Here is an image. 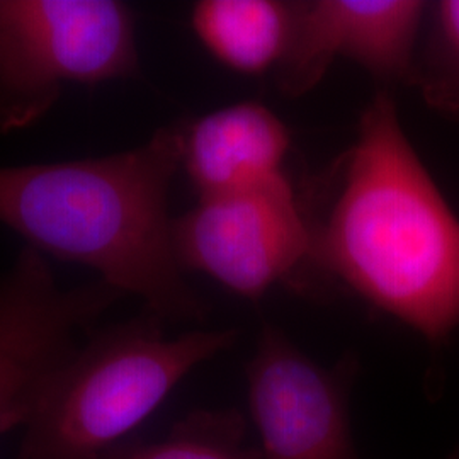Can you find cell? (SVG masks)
Listing matches in <instances>:
<instances>
[{
    "mask_svg": "<svg viewBox=\"0 0 459 459\" xmlns=\"http://www.w3.org/2000/svg\"><path fill=\"white\" fill-rule=\"evenodd\" d=\"M307 204L308 264L432 347L459 327V218L381 89Z\"/></svg>",
    "mask_w": 459,
    "mask_h": 459,
    "instance_id": "6da1fadb",
    "label": "cell"
},
{
    "mask_svg": "<svg viewBox=\"0 0 459 459\" xmlns=\"http://www.w3.org/2000/svg\"><path fill=\"white\" fill-rule=\"evenodd\" d=\"M184 125L96 159L0 167V223L39 254L82 264L159 320H201L206 305L182 278L169 187L182 165Z\"/></svg>",
    "mask_w": 459,
    "mask_h": 459,
    "instance_id": "7a4b0ae2",
    "label": "cell"
},
{
    "mask_svg": "<svg viewBox=\"0 0 459 459\" xmlns=\"http://www.w3.org/2000/svg\"><path fill=\"white\" fill-rule=\"evenodd\" d=\"M162 324L145 312L79 345L36 396L22 424L21 459L102 458L238 337L233 328L167 337Z\"/></svg>",
    "mask_w": 459,
    "mask_h": 459,
    "instance_id": "3957f363",
    "label": "cell"
},
{
    "mask_svg": "<svg viewBox=\"0 0 459 459\" xmlns=\"http://www.w3.org/2000/svg\"><path fill=\"white\" fill-rule=\"evenodd\" d=\"M132 11L113 0H0V133L22 130L66 82L134 77Z\"/></svg>",
    "mask_w": 459,
    "mask_h": 459,
    "instance_id": "277c9868",
    "label": "cell"
},
{
    "mask_svg": "<svg viewBox=\"0 0 459 459\" xmlns=\"http://www.w3.org/2000/svg\"><path fill=\"white\" fill-rule=\"evenodd\" d=\"M172 242L182 271L203 273L250 301L295 278L310 257L301 197L284 172L199 197L191 212L174 218Z\"/></svg>",
    "mask_w": 459,
    "mask_h": 459,
    "instance_id": "5b68a950",
    "label": "cell"
},
{
    "mask_svg": "<svg viewBox=\"0 0 459 459\" xmlns=\"http://www.w3.org/2000/svg\"><path fill=\"white\" fill-rule=\"evenodd\" d=\"M121 293L104 281L65 290L26 247L0 274V432L22 427L49 375Z\"/></svg>",
    "mask_w": 459,
    "mask_h": 459,
    "instance_id": "8992f818",
    "label": "cell"
},
{
    "mask_svg": "<svg viewBox=\"0 0 459 459\" xmlns=\"http://www.w3.org/2000/svg\"><path fill=\"white\" fill-rule=\"evenodd\" d=\"M356 369L354 358L324 368L265 324L246 371L259 459H361L349 411Z\"/></svg>",
    "mask_w": 459,
    "mask_h": 459,
    "instance_id": "52a82bcc",
    "label": "cell"
},
{
    "mask_svg": "<svg viewBox=\"0 0 459 459\" xmlns=\"http://www.w3.org/2000/svg\"><path fill=\"white\" fill-rule=\"evenodd\" d=\"M427 9L419 0L293 2L291 39L276 68L281 92L307 94L337 58L383 83L411 85Z\"/></svg>",
    "mask_w": 459,
    "mask_h": 459,
    "instance_id": "ba28073f",
    "label": "cell"
},
{
    "mask_svg": "<svg viewBox=\"0 0 459 459\" xmlns=\"http://www.w3.org/2000/svg\"><path fill=\"white\" fill-rule=\"evenodd\" d=\"M290 145L276 113L242 100L184 126L182 167L199 197L220 196L282 172Z\"/></svg>",
    "mask_w": 459,
    "mask_h": 459,
    "instance_id": "9c48e42d",
    "label": "cell"
},
{
    "mask_svg": "<svg viewBox=\"0 0 459 459\" xmlns=\"http://www.w3.org/2000/svg\"><path fill=\"white\" fill-rule=\"evenodd\" d=\"M193 28L204 48L231 70L261 75L278 68L293 31V2L203 0Z\"/></svg>",
    "mask_w": 459,
    "mask_h": 459,
    "instance_id": "30bf717a",
    "label": "cell"
},
{
    "mask_svg": "<svg viewBox=\"0 0 459 459\" xmlns=\"http://www.w3.org/2000/svg\"><path fill=\"white\" fill-rule=\"evenodd\" d=\"M247 436L242 411H196L176 422L162 439H128L100 459H259L257 446Z\"/></svg>",
    "mask_w": 459,
    "mask_h": 459,
    "instance_id": "8fae6325",
    "label": "cell"
},
{
    "mask_svg": "<svg viewBox=\"0 0 459 459\" xmlns=\"http://www.w3.org/2000/svg\"><path fill=\"white\" fill-rule=\"evenodd\" d=\"M411 87L427 106L459 121V0L429 4Z\"/></svg>",
    "mask_w": 459,
    "mask_h": 459,
    "instance_id": "7c38bea8",
    "label": "cell"
},
{
    "mask_svg": "<svg viewBox=\"0 0 459 459\" xmlns=\"http://www.w3.org/2000/svg\"><path fill=\"white\" fill-rule=\"evenodd\" d=\"M449 459H459V449H456V451L451 455V458Z\"/></svg>",
    "mask_w": 459,
    "mask_h": 459,
    "instance_id": "4fadbf2b",
    "label": "cell"
}]
</instances>
